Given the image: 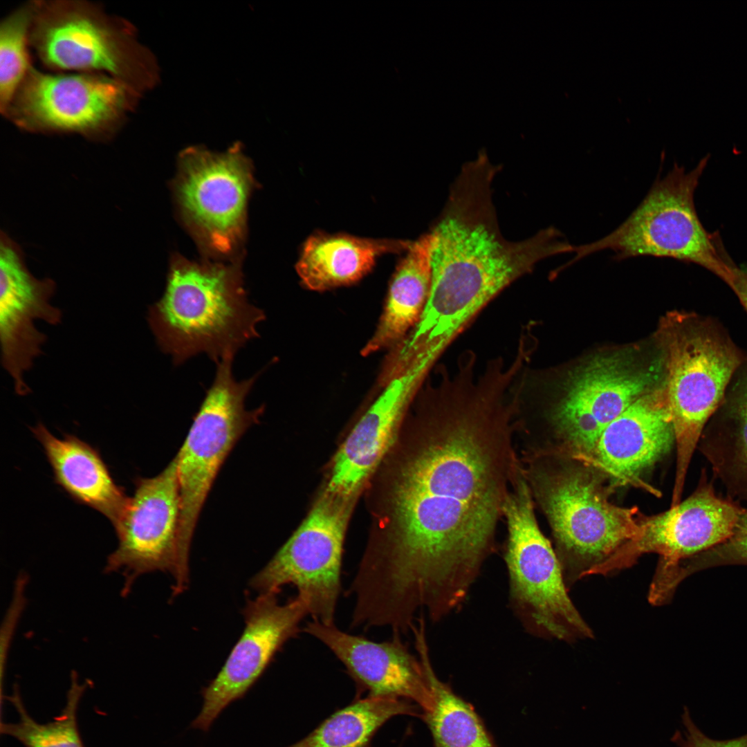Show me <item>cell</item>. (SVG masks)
Here are the masks:
<instances>
[{"instance_id":"1","label":"cell","mask_w":747,"mask_h":747,"mask_svg":"<svg viewBox=\"0 0 747 747\" xmlns=\"http://www.w3.org/2000/svg\"><path fill=\"white\" fill-rule=\"evenodd\" d=\"M414 400L413 431L392 491L394 526L358 571L385 609L441 620L459 609L495 548L497 526L521 467L508 374L469 362L443 366Z\"/></svg>"},{"instance_id":"2","label":"cell","mask_w":747,"mask_h":747,"mask_svg":"<svg viewBox=\"0 0 747 747\" xmlns=\"http://www.w3.org/2000/svg\"><path fill=\"white\" fill-rule=\"evenodd\" d=\"M485 154L463 166L431 231L432 287L418 324L396 346L407 360H436L499 293L548 257L570 253L557 228L510 241L501 233Z\"/></svg>"},{"instance_id":"3","label":"cell","mask_w":747,"mask_h":747,"mask_svg":"<svg viewBox=\"0 0 747 747\" xmlns=\"http://www.w3.org/2000/svg\"><path fill=\"white\" fill-rule=\"evenodd\" d=\"M263 310L250 304L234 269L177 261L147 322L159 349L174 365L205 353L215 363L259 337Z\"/></svg>"},{"instance_id":"4","label":"cell","mask_w":747,"mask_h":747,"mask_svg":"<svg viewBox=\"0 0 747 747\" xmlns=\"http://www.w3.org/2000/svg\"><path fill=\"white\" fill-rule=\"evenodd\" d=\"M659 332L676 448L672 499L678 501L703 430L746 356L718 322L696 313H670Z\"/></svg>"},{"instance_id":"5","label":"cell","mask_w":747,"mask_h":747,"mask_svg":"<svg viewBox=\"0 0 747 747\" xmlns=\"http://www.w3.org/2000/svg\"><path fill=\"white\" fill-rule=\"evenodd\" d=\"M29 44L49 70L107 75L142 97L160 81L156 58L133 24L99 3L35 0Z\"/></svg>"},{"instance_id":"6","label":"cell","mask_w":747,"mask_h":747,"mask_svg":"<svg viewBox=\"0 0 747 747\" xmlns=\"http://www.w3.org/2000/svg\"><path fill=\"white\" fill-rule=\"evenodd\" d=\"M707 161L702 159L688 172L675 165L664 177H657L642 201L614 231L592 243L573 245L571 253L575 255L562 268L609 250L618 261L649 256L696 264L728 284L736 267L719 252L694 205V192Z\"/></svg>"},{"instance_id":"7","label":"cell","mask_w":747,"mask_h":747,"mask_svg":"<svg viewBox=\"0 0 747 747\" xmlns=\"http://www.w3.org/2000/svg\"><path fill=\"white\" fill-rule=\"evenodd\" d=\"M508 536L504 559L509 602L530 634L564 642L593 637L568 595L560 564L535 518L533 497L521 468L503 508Z\"/></svg>"},{"instance_id":"8","label":"cell","mask_w":747,"mask_h":747,"mask_svg":"<svg viewBox=\"0 0 747 747\" xmlns=\"http://www.w3.org/2000/svg\"><path fill=\"white\" fill-rule=\"evenodd\" d=\"M522 467L552 528L568 590L578 580L593 575L638 533V510L609 502L598 483L587 473L548 472L529 459Z\"/></svg>"},{"instance_id":"9","label":"cell","mask_w":747,"mask_h":747,"mask_svg":"<svg viewBox=\"0 0 747 747\" xmlns=\"http://www.w3.org/2000/svg\"><path fill=\"white\" fill-rule=\"evenodd\" d=\"M139 93L104 74L40 71L32 66L3 116L37 133H75L112 138L136 109Z\"/></svg>"},{"instance_id":"10","label":"cell","mask_w":747,"mask_h":747,"mask_svg":"<svg viewBox=\"0 0 747 747\" xmlns=\"http://www.w3.org/2000/svg\"><path fill=\"white\" fill-rule=\"evenodd\" d=\"M234 358L216 364L214 380L175 456L181 497L180 551L189 562L192 539L202 508L228 454L246 431L259 423L264 405L248 410L245 400L259 378L237 380Z\"/></svg>"},{"instance_id":"11","label":"cell","mask_w":747,"mask_h":747,"mask_svg":"<svg viewBox=\"0 0 747 747\" xmlns=\"http://www.w3.org/2000/svg\"><path fill=\"white\" fill-rule=\"evenodd\" d=\"M744 508L717 495L703 469L696 490L686 499L663 513L642 519L636 535L594 575L612 574L631 566L643 554L656 553L659 560L648 600L654 606L665 605L683 578L684 562L726 540Z\"/></svg>"},{"instance_id":"12","label":"cell","mask_w":747,"mask_h":747,"mask_svg":"<svg viewBox=\"0 0 747 747\" xmlns=\"http://www.w3.org/2000/svg\"><path fill=\"white\" fill-rule=\"evenodd\" d=\"M349 499L328 492L277 551L250 580L259 593H279L292 584L306 602L313 620L333 624L341 589V567Z\"/></svg>"},{"instance_id":"13","label":"cell","mask_w":747,"mask_h":747,"mask_svg":"<svg viewBox=\"0 0 747 747\" xmlns=\"http://www.w3.org/2000/svg\"><path fill=\"white\" fill-rule=\"evenodd\" d=\"M664 378L662 359L647 365L625 351L596 356L569 375L552 422L571 448L587 456L606 427Z\"/></svg>"},{"instance_id":"14","label":"cell","mask_w":747,"mask_h":747,"mask_svg":"<svg viewBox=\"0 0 747 747\" xmlns=\"http://www.w3.org/2000/svg\"><path fill=\"white\" fill-rule=\"evenodd\" d=\"M125 513L114 528L118 540L107 573L121 572L123 593L144 573L160 571L174 580L173 596L188 586L189 565L180 551L181 497L175 458L157 475L136 477Z\"/></svg>"},{"instance_id":"15","label":"cell","mask_w":747,"mask_h":747,"mask_svg":"<svg viewBox=\"0 0 747 747\" xmlns=\"http://www.w3.org/2000/svg\"><path fill=\"white\" fill-rule=\"evenodd\" d=\"M276 592L259 593L243 609L245 628L216 677L201 690L203 703L190 727L208 731L223 710L244 697L308 614L299 595L281 604Z\"/></svg>"},{"instance_id":"16","label":"cell","mask_w":747,"mask_h":747,"mask_svg":"<svg viewBox=\"0 0 747 747\" xmlns=\"http://www.w3.org/2000/svg\"><path fill=\"white\" fill-rule=\"evenodd\" d=\"M177 192L183 210L212 249L230 251L240 237L250 185L239 145L222 154L189 148L180 158Z\"/></svg>"},{"instance_id":"17","label":"cell","mask_w":747,"mask_h":747,"mask_svg":"<svg viewBox=\"0 0 747 747\" xmlns=\"http://www.w3.org/2000/svg\"><path fill=\"white\" fill-rule=\"evenodd\" d=\"M55 283L39 279L28 270L17 245L1 233L0 248V349L1 366L19 396L31 394L26 380L44 354L47 335L37 321L60 324L62 311L52 304Z\"/></svg>"},{"instance_id":"18","label":"cell","mask_w":747,"mask_h":747,"mask_svg":"<svg viewBox=\"0 0 747 747\" xmlns=\"http://www.w3.org/2000/svg\"><path fill=\"white\" fill-rule=\"evenodd\" d=\"M304 631L335 654L368 697L414 702L422 713L430 707L432 692L425 667L399 634H394L390 640L375 642L342 631L334 623L315 620L308 622Z\"/></svg>"},{"instance_id":"19","label":"cell","mask_w":747,"mask_h":747,"mask_svg":"<svg viewBox=\"0 0 747 747\" xmlns=\"http://www.w3.org/2000/svg\"><path fill=\"white\" fill-rule=\"evenodd\" d=\"M432 367L421 362L382 388L335 455L326 492L349 500L358 492L389 449Z\"/></svg>"},{"instance_id":"20","label":"cell","mask_w":747,"mask_h":747,"mask_svg":"<svg viewBox=\"0 0 747 747\" xmlns=\"http://www.w3.org/2000/svg\"><path fill=\"white\" fill-rule=\"evenodd\" d=\"M674 443L663 383L638 398L606 427L589 458L619 484H636Z\"/></svg>"},{"instance_id":"21","label":"cell","mask_w":747,"mask_h":747,"mask_svg":"<svg viewBox=\"0 0 747 747\" xmlns=\"http://www.w3.org/2000/svg\"><path fill=\"white\" fill-rule=\"evenodd\" d=\"M30 430L44 448L55 483L75 501L106 517L115 528L130 497L117 485L99 452L74 435L56 437L42 423Z\"/></svg>"},{"instance_id":"22","label":"cell","mask_w":747,"mask_h":747,"mask_svg":"<svg viewBox=\"0 0 747 747\" xmlns=\"http://www.w3.org/2000/svg\"><path fill=\"white\" fill-rule=\"evenodd\" d=\"M697 448L725 486L729 498L747 501V355Z\"/></svg>"},{"instance_id":"23","label":"cell","mask_w":747,"mask_h":747,"mask_svg":"<svg viewBox=\"0 0 747 747\" xmlns=\"http://www.w3.org/2000/svg\"><path fill=\"white\" fill-rule=\"evenodd\" d=\"M410 243L317 234L305 242L296 270L304 286L324 291L359 281L371 270L380 255L406 251Z\"/></svg>"},{"instance_id":"24","label":"cell","mask_w":747,"mask_h":747,"mask_svg":"<svg viewBox=\"0 0 747 747\" xmlns=\"http://www.w3.org/2000/svg\"><path fill=\"white\" fill-rule=\"evenodd\" d=\"M394 274L377 327L361 350L367 356L391 349L418 324L432 287L430 233L411 242Z\"/></svg>"},{"instance_id":"25","label":"cell","mask_w":747,"mask_h":747,"mask_svg":"<svg viewBox=\"0 0 747 747\" xmlns=\"http://www.w3.org/2000/svg\"><path fill=\"white\" fill-rule=\"evenodd\" d=\"M417 656L427 672L432 703L421 718L427 725L435 747H495L473 708L436 675L429 652L427 636L414 638Z\"/></svg>"},{"instance_id":"26","label":"cell","mask_w":747,"mask_h":747,"mask_svg":"<svg viewBox=\"0 0 747 747\" xmlns=\"http://www.w3.org/2000/svg\"><path fill=\"white\" fill-rule=\"evenodd\" d=\"M417 708L404 699L367 696L336 711L288 747H371L374 736L388 720L401 714L421 717Z\"/></svg>"},{"instance_id":"27","label":"cell","mask_w":747,"mask_h":747,"mask_svg":"<svg viewBox=\"0 0 747 747\" xmlns=\"http://www.w3.org/2000/svg\"><path fill=\"white\" fill-rule=\"evenodd\" d=\"M89 684L80 683L75 672L71 675V685L66 702L61 713L53 720L41 723L28 713L24 704L17 685L12 694L6 697L19 715L17 722L1 720V733L12 737L25 747H84L77 724L80 701Z\"/></svg>"},{"instance_id":"28","label":"cell","mask_w":747,"mask_h":747,"mask_svg":"<svg viewBox=\"0 0 747 747\" xmlns=\"http://www.w3.org/2000/svg\"><path fill=\"white\" fill-rule=\"evenodd\" d=\"M35 0L10 11L0 24V112L3 116L17 90L33 66L29 34Z\"/></svg>"},{"instance_id":"29","label":"cell","mask_w":747,"mask_h":747,"mask_svg":"<svg viewBox=\"0 0 747 747\" xmlns=\"http://www.w3.org/2000/svg\"><path fill=\"white\" fill-rule=\"evenodd\" d=\"M683 731H676L672 740L679 747H747V733L728 739H716L706 735L696 725L687 707L681 715Z\"/></svg>"},{"instance_id":"30","label":"cell","mask_w":747,"mask_h":747,"mask_svg":"<svg viewBox=\"0 0 747 747\" xmlns=\"http://www.w3.org/2000/svg\"><path fill=\"white\" fill-rule=\"evenodd\" d=\"M705 552L721 559L747 562V509L740 514L731 535L721 544Z\"/></svg>"},{"instance_id":"31","label":"cell","mask_w":747,"mask_h":747,"mask_svg":"<svg viewBox=\"0 0 747 747\" xmlns=\"http://www.w3.org/2000/svg\"><path fill=\"white\" fill-rule=\"evenodd\" d=\"M728 286L737 296L747 312V271H744L737 267Z\"/></svg>"}]
</instances>
